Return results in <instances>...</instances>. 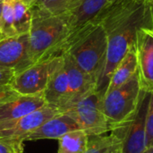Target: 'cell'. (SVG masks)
<instances>
[{
    "instance_id": "cell-6",
    "label": "cell",
    "mask_w": 153,
    "mask_h": 153,
    "mask_svg": "<svg viewBox=\"0 0 153 153\" xmlns=\"http://www.w3.org/2000/svg\"><path fill=\"white\" fill-rule=\"evenodd\" d=\"M59 113L57 108L46 105L21 118L0 123V142L11 145L18 152L22 153L26 138L46 121Z\"/></svg>"
},
{
    "instance_id": "cell-13",
    "label": "cell",
    "mask_w": 153,
    "mask_h": 153,
    "mask_svg": "<svg viewBox=\"0 0 153 153\" xmlns=\"http://www.w3.org/2000/svg\"><path fill=\"white\" fill-rule=\"evenodd\" d=\"M149 98L150 93H147L142 100L135 117L126 127L122 153H143L147 149L146 117Z\"/></svg>"
},
{
    "instance_id": "cell-29",
    "label": "cell",
    "mask_w": 153,
    "mask_h": 153,
    "mask_svg": "<svg viewBox=\"0 0 153 153\" xmlns=\"http://www.w3.org/2000/svg\"><path fill=\"white\" fill-rule=\"evenodd\" d=\"M3 1H4V0H0V3H2Z\"/></svg>"
},
{
    "instance_id": "cell-24",
    "label": "cell",
    "mask_w": 153,
    "mask_h": 153,
    "mask_svg": "<svg viewBox=\"0 0 153 153\" xmlns=\"http://www.w3.org/2000/svg\"><path fill=\"white\" fill-rule=\"evenodd\" d=\"M0 153H19L11 145L0 142Z\"/></svg>"
},
{
    "instance_id": "cell-16",
    "label": "cell",
    "mask_w": 153,
    "mask_h": 153,
    "mask_svg": "<svg viewBox=\"0 0 153 153\" xmlns=\"http://www.w3.org/2000/svg\"><path fill=\"white\" fill-rule=\"evenodd\" d=\"M127 126L114 130L108 135L89 136L88 146L83 153H122L123 140Z\"/></svg>"
},
{
    "instance_id": "cell-18",
    "label": "cell",
    "mask_w": 153,
    "mask_h": 153,
    "mask_svg": "<svg viewBox=\"0 0 153 153\" xmlns=\"http://www.w3.org/2000/svg\"><path fill=\"white\" fill-rule=\"evenodd\" d=\"M88 143L89 135L83 130L69 132L58 139L57 153H83Z\"/></svg>"
},
{
    "instance_id": "cell-22",
    "label": "cell",
    "mask_w": 153,
    "mask_h": 153,
    "mask_svg": "<svg viewBox=\"0 0 153 153\" xmlns=\"http://www.w3.org/2000/svg\"><path fill=\"white\" fill-rule=\"evenodd\" d=\"M15 70L0 66V95L13 90L12 83L15 75Z\"/></svg>"
},
{
    "instance_id": "cell-14",
    "label": "cell",
    "mask_w": 153,
    "mask_h": 153,
    "mask_svg": "<svg viewBox=\"0 0 153 153\" xmlns=\"http://www.w3.org/2000/svg\"><path fill=\"white\" fill-rule=\"evenodd\" d=\"M64 57V65L67 74L69 85V100L61 113L65 110L75 101L96 90L95 81L87 74L67 53L62 55Z\"/></svg>"
},
{
    "instance_id": "cell-9",
    "label": "cell",
    "mask_w": 153,
    "mask_h": 153,
    "mask_svg": "<svg viewBox=\"0 0 153 153\" xmlns=\"http://www.w3.org/2000/svg\"><path fill=\"white\" fill-rule=\"evenodd\" d=\"M46 105L43 94L22 95L11 90L0 95V123L21 118Z\"/></svg>"
},
{
    "instance_id": "cell-17",
    "label": "cell",
    "mask_w": 153,
    "mask_h": 153,
    "mask_svg": "<svg viewBox=\"0 0 153 153\" xmlns=\"http://www.w3.org/2000/svg\"><path fill=\"white\" fill-rule=\"evenodd\" d=\"M137 73V59L135 46L128 50L111 75L106 91L114 90L128 82ZM105 94V93H104Z\"/></svg>"
},
{
    "instance_id": "cell-1",
    "label": "cell",
    "mask_w": 153,
    "mask_h": 153,
    "mask_svg": "<svg viewBox=\"0 0 153 153\" xmlns=\"http://www.w3.org/2000/svg\"><path fill=\"white\" fill-rule=\"evenodd\" d=\"M99 22L103 25L108 39L106 64L96 87L104 95L116 67L135 46L137 31L153 30V11L147 1L117 0L102 13Z\"/></svg>"
},
{
    "instance_id": "cell-23",
    "label": "cell",
    "mask_w": 153,
    "mask_h": 153,
    "mask_svg": "<svg viewBox=\"0 0 153 153\" xmlns=\"http://www.w3.org/2000/svg\"><path fill=\"white\" fill-rule=\"evenodd\" d=\"M146 140L147 147L153 146V92L150 93L146 117Z\"/></svg>"
},
{
    "instance_id": "cell-11",
    "label": "cell",
    "mask_w": 153,
    "mask_h": 153,
    "mask_svg": "<svg viewBox=\"0 0 153 153\" xmlns=\"http://www.w3.org/2000/svg\"><path fill=\"white\" fill-rule=\"evenodd\" d=\"M43 97L47 105L57 108L60 113L68 102L69 85L63 56L51 58L50 75Z\"/></svg>"
},
{
    "instance_id": "cell-7",
    "label": "cell",
    "mask_w": 153,
    "mask_h": 153,
    "mask_svg": "<svg viewBox=\"0 0 153 153\" xmlns=\"http://www.w3.org/2000/svg\"><path fill=\"white\" fill-rule=\"evenodd\" d=\"M117 1V0H78L71 10L63 13L69 29L67 38L88 25L99 22L102 13Z\"/></svg>"
},
{
    "instance_id": "cell-27",
    "label": "cell",
    "mask_w": 153,
    "mask_h": 153,
    "mask_svg": "<svg viewBox=\"0 0 153 153\" xmlns=\"http://www.w3.org/2000/svg\"><path fill=\"white\" fill-rule=\"evenodd\" d=\"M148 3L150 4V5H151V7H152V9L153 11V0H149Z\"/></svg>"
},
{
    "instance_id": "cell-28",
    "label": "cell",
    "mask_w": 153,
    "mask_h": 153,
    "mask_svg": "<svg viewBox=\"0 0 153 153\" xmlns=\"http://www.w3.org/2000/svg\"><path fill=\"white\" fill-rule=\"evenodd\" d=\"M2 5H3V2L0 3V16H1V12H2ZM1 37V36H0Z\"/></svg>"
},
{
    "instance_id": "cell-4",
    "label": "cell",
    "mask_w": 153,
    "mask_h": 153,
    "mask_svg": "<svg viewBox=\"0 0 153 153\" xmlns=\"http://www.w3.org/2000/svg\"><path fill=\"white\" fill-rule=\"evenodd\" d=\"M146 94L141 89L138 73L123 85L105 92L102 107L110 132L132 122Z\"/></svg>"
},
{
    "instance_id": "cell-3",
    "label": "cell",
    "mask_w": 153,
    "mask_h": 153,
    "mask_svg": "<svg viewBox=\"0 0 153 153\" xmlns=\"http://www.w3.org/2000/svg\"><path fill=\"white\" fill-rule=\"evenodd\" d=\"M107 52V33L100 22L88 25L68 37L63 49V54H69L96 85L106 64Z\"/></svg>"
},
{
    "instance_id": "cell-10",
    "label": "cell",
    "mask_w": 153,
    "mask_h": 153,
    "mask_svg": "<svg viewBox=\"0 0 153 153\" xmlns=\"http://www.w3.org/2000/svg\"><path fill=\"white\" fill-rule=\"evenodd\" d=\"M135 53L137 73L141 89L145 93L153 92V30L137 31Z\"/></svg>"
},
{
    "instance_id": "cell-15",
    "label": "cell",
    "mask_w": 153,
    "mask_h": 153,
    "mask_svg": "<svg viewBox=\"0 0 153 153\" xmlns=\"http://www.w3.org/2000/svg\"><path fill=\"white\" fill-rule=\"evenodd\" d=\"M82 130L76 121L66 113H59L54 117L46 121L25 140H58L65 134L73 131Z\"/></svg>"
},
{
    "instance_id": "cell-30",
    "label": "cell",
    "mask_w": 153,
    "mask_h": 153,
    "mask_svg": "<svg viewBox=\"0 0 153 153\" xmlns=\"http://www.w3.org/2000/svg\"><path fill=\"white\" fill-rule=\"evenodd\" d=\"M143 1H147V2H148V1H149V0H143Z\"/></svg>"
},
{
    "instance_id": "cell-26",
    "label": "cell",
    "mask_w": 153,
    "mask_h": 153,
    "mask_svg": "<svg viewBox=\"0 0 153 153\" xmlns=\"http://www.w3.org/2000/svg\"><path fill=\"white\" fill-rule=\"evenodd\" d=\"M143 153H153V146L147 147V149L145 150V152Z\"/></svg>"
},
{
    "instance_id": "cell-2",
    "label": "cell",
    "mask_w": 153,
    "mask_h": 153,
    "mask_svg": "<svg viewBox=\"0 0 153 153\" xmlns=\"http://www.w3.org/2000/svg\"><path fill=\"white\" fill-rule=\"evenodd\" d=\"M31 11L29 31L28 59L30 65L62 56L69 29L63 14H54L37 7Z\"/></svg>"
},
{
    "instance_id": "cell-8",
    "label": "cell",
    "mask_w": 153,
    "mask_h": 153,
    "mask_svg": "<svg viewBox=\"0 0 153 153\" xmlns=\"http://www.w3.org/2000/svg\"><path fill=\"white\" fill-rule=\"evenodd\" d=\"M51 59L30 65L15 73L12 89L22 95L43 94L50 75Z\"/></svg>"
},
{
    "instance_id": "cell-21",
    "label": "cell",
    "mask_w": 153,
    "mask_h": 153,
    "mask_svg": "<svg viewBox=\"0 0 153 153\" xmlns=\"http://www.w3.org/2000/svg\"><path fill=\"white\" fill-rule=\"evenodd\" d=\"M78 0H34L30 7H37L54 14H63L71 10Z\"/></svg>"
},
{
    "instance_id": "cell-25",
    "label": "cell",
    "mask_w": 153,
    "mask_h": 153,
    "mask_svg": "<svg viewBox=\"0 0 153 153\" xmlns=\"http://www.w3.org/2000/svg\"><path fill=\"white\" fill-rule=\"evenodd\" d=\"M21 2H22L23 4H25L26 5H28L29 7L32 4V3L34 2V0H20Z\"/></svg>"
},
{
    "instance_id": "cell-19",
    "label": "cell",
    "mask_w": 153,
    "mask_h": 153,
    "mask_svg": "<svg viewBox=\"0 0 153 153\" xmlns=\"http://www.w3.org/2000/svg\"><path fill=\"white\" fill-rule=\"evenodd\" d=\"M14 13V30L17 35L28 34L31 26V11L20 0H13Z\"/></svg>"
},
{
    "instance_id": "cell-20",
    "label": "cell",
    "mask_w": 153,
    "mask_h": 153,
    "mask_svg": "<svg viewBox=\"0 0 153 153\" xmlns=\"http://www.w3.org/2000/svg\"><path fill=\"white\" fill-rule=\"evenodd\" d=\"M14 13L13 0H4L0 16V36L8 38L17 35L14 30Z\"/></svg>"
},
{
    "instance_id": "cell-5",
    "label": "cell",
    "mask_w": 153,
    "mask_h": 153,
    "mask_svg": "<svg viewBox=\"0 0 153 153\" xmlns=\"http://www.w3.org/2000/svg\"><path fill=\"white\" fill-rule=\"evenodd\" d=\"M103 96L94 90L72 104L64 113L72 117L89 136L102 135L110 132L103 111Z\"/></svg>"
},
{
    "instance_id": "cell-12",
    "label": "cell",
    "mask_w": 153,
    "mask_h": 153,
    "mask_svg": "<svg viewBox=\"0 0 153 153\" xmlns=\"http://www.w3.org/2000/svg\"><path fill=\"white\" fill-rule=\"evenodd\" d=\"M29 33L0 39V66L15 72L30 66L28 59Z\"/></svg>"
},
{
    "instance_id": "cell-31",
    "label": "cell",
    "mask_w": 153,
    "mask_h": 153,
    "mask_svg": "<svg viewBox=\"0 0 153 153\" xmlns=\"http://www.w3.org/2000/svg\"><path fill=\"white\" fill-rule=\"evenodd\" d=\"M0 39H2V38H1V37H0Z\"/></svg>"
}]
</instances>
